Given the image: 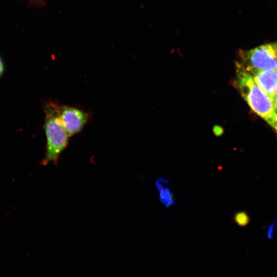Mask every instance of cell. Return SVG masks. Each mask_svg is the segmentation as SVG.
Listing matches in <instances>:
<instances>
[{
    "mask_svg": "<svg viewBox=\"0 0 277 277\" xmlns=\"http://www.w3.org/2000/svg\"><path fill=\"white\" fill-rule=\"evenodd\" d=\"M233 219L236 224L240 226H245L250 222V217L245 211H239L234 213Z\"/></svg>",
    "mask_w": 277,
    "mask_h": 277,
    "instance_id": "52a82bcc",
    "label": "cell"
},
{
    "mask_svg": "<svg viewBox=\"0 0 277 277\" xmlns=\"http://www.w3.org/2000/svg\"><path fill=\"white\" fill-rule=\"evenodd\" d=\"M240 63L245 67L260 70H275L277 61V41L254 48L240 50Z\"/></svg>",
    "mask_w": 277,
    "mask_h": 277,
    "instance_id": "3957f363",
    "label": "cell"
},
{
    "mask_svg": "<svg viewBox=\"0 0 277 277\" xmlns=\"http://www.w3.org/2000/svg\"><path fill=\"white\" fill-rule=\"evenodd\" d=\"M276 114H277V112H276ZM276 116H277V115H276Z\"/></svg>",
    "mask_w": 277,
    "mask_h": 277,
    "instance_id": "8fae6325",
    "label": "cell"
},
{
    "mask_svg": "<svg viewBox=\"0 0 277 277\" xmlns=\"http://www.w3.org/2000/svg\"><path fill=\"white\" fill-rule=\"evenodd\" d=\"M272 100H273V103H274L276 111L277 112V90H276V91L275 92V93L274 94V96Z\"/></svg>",
    "mask_w": 277,
    "mask_h": 277,
    "instance_id": "9c48e42d",
    "label": "cell"
},
{
    "mask_svg": "<svg viewBox=\"0 0 277 277\" xmlns=\"http://www.w3.org/2000/svg\"><path fill=\"white\" fill-rule=\"evenodd\" d=\"M57 107V104L53 102H47L44 106L46 147L42 162L43 165L56 163L69 143V136L59 118Z\"/></svg>",
    "mask_w": 277,
    "mask_h": 277,
    "instance_id": "7a4b0ae2",
    "label": "cell"
},
{
    "mask_svg": "<svg viewBox=\"0 0 277 277\" xmlns=\"http://www.w3.org/2000/svg\"><path fill=\"white\" fill-rule=\"evenodd\" d=\"M275 70L277 73V61H276V67H275Z\"/></svg>",
    "mask_w": 277,
    "mask_h": 277,
    "instance_id": "30bf717a",
    "label": "cell"
},
{
    "mask_svg": "<svg viewBox=\"0 0 277 277\" xmlns=\"http://www.w3.org/2000/svg\"><path fill=\"white\" fill-rule=\"evenodd\" d=\"M59 118L69 137L80 132L88 123V113L79 108L57 104Z\"/></svg>",
    "mask_w": 277,
    "mask_h": 277,
    "instance_id": "277c9868",
    "label": "cell"
},
{
    "mask_svg": "<svg viewBox=\"0 0 277 277\" xmlns=\"http://www.w3.org/2000/svg\"><path fill=\"white\" fill-rule=\"evenodd\" d=\"M5 70V65L4 61H3L2 57L0 56V78L3 75Z\"/></svg>",
    "mask_w": 277,
    "mask_h": 277,
    "instance_id": "ba28073f",
    "label": "cell"
},
{
    "mask_svg": "<svg viewBox=\"0 0 277 277\" xmlns=\"http://www.w3.org/2000/svg\"><path fill=\"white\" fill-rule=\"evenodd\" d=\"M244 67L259 87L273 100L277 90V73L275 70H260L245 66Z\"/></svg>",
    "mask_w": 277,
    "mask_h": 277,
    "instance_id": "5b68a950",
    "label": "cell"
},
{
    "mask_svg": "<svg viewBox=\"0 0 277 277\" xmlns=\"http://www.w3.org/2000/svg\"><path fill=\"white\" fill-rule=\"evenodd\" d=\"M167 182L164 178L159 179L155 181V186L159 192L160 200L166 207L168 208L175 204V200L170 189L165 185Z\"/></svg>",
    "mask_w": 277,
    "mask_h": 277,
    "instance_id": "8992f818",
    "label": "cell"
},
{
    "mask_svg": "<svg viewBox=\"0 0 277 277\" xmlns=\"http://www.w3.org/2000/svg\"><path fill=\"white\" fill-rule=\"evenodd\" d=\"M235 67L236 84L242 97L277 134V114L272 100L255 83L240 62H236Z\"/></svg>",
    "mask_w": 277,
    "mask_h": 277,
    "instance_id": "6da1fadb",
    "label": "cell"
}]
</instances>
